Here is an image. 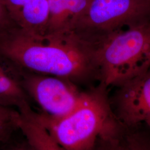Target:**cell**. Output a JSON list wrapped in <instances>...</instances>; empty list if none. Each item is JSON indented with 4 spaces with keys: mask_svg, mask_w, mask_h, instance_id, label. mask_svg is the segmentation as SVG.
<instances>
[{
    "mask_svg": "<svg viewBox=\"0 0 150 150\" xmlns=\"http://www.w3.org/2000/svg\"><path fill=\"white\" fill-rule=\"evenodd\" d=\"M0 54L21 69L77 85L99 80L91 43L74 31L37 35L17 28L0 40Z\"/></svg>",
    "mask_w": 150,
    "mask_h": 150,
    "instance_id": "1",
    "label": "cell"
},
{
    "mask_svg": "<svg viewBox=\"0 0 150 150\" xmlns=\"http://www.w3.org/2000/svg\"><path fill=\"white\" fill-rule=\"evenodd\" d=\"M99 80L120 86L150 71V19L90 40Z\"/></svg>",
    "mask_w": 150,
    "mask_h": 150,
    "instance_id": "2",
    "label": "cell"
},
{
    "mask_svg": "<svg viewBox=\"0 0 150 150\" xmlns=\"http://www.w3.org/2000/svg\"><path fill=\"white\" fill-rule=\"evenodd\" d=\"M102 83L83 91L74 110L64 118L50 120L36 112L38 121L66 150H91L116 118Z\"/></svg>",
    "mask_w": 150,
    "mask_h": 150,
    "instance_id": "3",
    "label": "cell"
},
{
    "mask_svg": "<svg viewBox=\"0 0 150 150\" xmlns=\"http://www.w3.org/2000/svg\"><path fill=\"white\" fill-rule=\"evenodd\" d=\"M150 19V0H92L74 31L92 39Z\"/></svg>",
    "mask_w": 150,
    "mask_h": 150,
    "instance_id": "4",
    "label": "cell"
},
{
    "mask_svg": "<svg viewBox=\"0 0 150 150\" xmlns=\"http://www.w3.org/2000/svg\"><path fill=\"white\" fill-rule=\"evenodd\" d=\"M20 82L31 100L36 102L45 118L59 120L72 112L83 91L71 81L21 69Z\"/></svg>",
    "mask_w": 150,
    "mask_h": 150,
    "instance_id": "5",
    "label": "cell"
},
{
    "mask_svg": "<svg viewBox=\"0 0 150 150\" xmlns=\"http://www.w3.org/2000/svg\"><path fill=\"white\" fill-rule=\"evenodd\" d=\"M118 87L110 98L116 117L126 125L144 122L150 116V71Z\"/></svg>",
    "mask_w": 150,
    "mask_h": 150,
    "instance_id": "6",
    "label": "cell"
},
{
    "mask_svg": "<svg viewBox=\"0 0 150 150\" xmlns=\"http://www.w3.org/2000/svg\"><path fill=\"white\" fill-rule=\"evenodd\" d=\"M91 150H150V130L144 122L126 125L116 118Z\"/></svg>",
    "mask_w": 150,
    "mask_h": 150,
    "instance_id": "7",
    "label": "cell"
},
{
    "mask_svg": "<svg viewBox=\"0 0 150 150\" xmlns=\"http://www.w3.org/2000/svg\"><path fill=\"white\" fill-rule=\"evenodd\" d=\"M16 25L24 31L46 33L49 17L48 0H1Z\"/></svg>",
    "mask_w": 150,
    "mask_h": 150,
    "instance_id": "8",
    "label": "cell"
},
{
    "mask_svg": "<svg viewBox=\"0 0 150 150\" xmlns=\"http://www.w3.org/2000/svg\"><path fill=\"white\" fill-rule=\"evenodd\" d=\"M21 69L0 54V105L18 112L31 106V100L20 82Z\"/></svg>",
    "mask_w": 150,
    "mask_h": 150,
    "instance_id": "9",
    "label": "cell"
},
{
    "mask_svg": "<svg viewBox=\"0 0 150 150\" xmlns=\"http://www.w3.org/2000/svg\"><path fill=\"white\" fill-rule=\"evenodd\" d=\"M91 1L48 0L49 17L46 33L73 32Z\"/></svg>",
    "mask_w": 150,
    "mask_h": 150,
    "instance_id": "10",
    "label": "cell"
},
{
    "mask_svg": "<svg viewBox=\"0 0 150 150\" xmlns=\"http://www.w3.org/2000/svg\"><path fill=\"white\" fill-rule=\"evenodd\" d=\"M17 28L5 5L0 0V40Z\"/></svg>",
    "mask_w": 150,
    "mask_h": 150,
    "instance_id": "11",
    "label": "cell"
},
{
    "mask_svg": "<svg viewBox=\"0 0 150 150\" xmlns=\"http://www.w3.org/2000/svg\"><path fill=\"white\" fill-rule=\"evenodd\" d=\"M36 150H66L48 134L39 136L33 142Z\"/></svg>",
    "mask_w": 150,
    "mask_h": 150,
    "instance_id": "12",
    "label": "cell"
},
{
    "mask_svg": "<svg viewBox=\"0 0 150 150\" xmlns=\"http://www.w3.org/2000/svg\"><path fill=\"white\" fill-rule=\"evenodd\" d=\"M11 137L0 144V150H36L24 136L17 140H11Z\"/></svg>",
    "mask_w": 150,
    "mask_h": 150,
    "instance_id": "13",
    "label": "cell"
},
{
    "mask_svg": "<svg viewBox=\"0 0 150 150\" xmlns=\"http://www.w3.org/2000/svg\"><path fill=\"white\" fill-rule=\"evenodd\" d=\"M19 116L20 113L16 109L0 105V123H12L17 126Z\"/></svg>",
    "mask_w": 150,
    "mask_h": 150,
    "instance_id": "14",
    "label": "cell"
},
{
    "mask_svg": "<svg viewBox=\"0 0 150 150\" xmlns=\"http://www.w3.org/2000/svg\"><path fill=\"white\" fill-rule=\"evenodd\" d=\"M17 129L18 127L15 124L0 123V144L9 139Z\"/></svg>",
    "mask_w": 150,
    "mask_h": 150,
    "instance_id": "15",
    "label": "cell"
},
{
    "mask_svg": "<svg viewBox=\"0 0 150 150\" xmlns=\"http://www.w3.org/2000/svg\"><path fill=\"white\" fill-rule=\"evenodd\" d=\"M144 122L145 123V125L147 126V127L150 130V116H148L147 118L145 119V120Z\"/></svg>",
    "mask_w": 150,
    "mask_h": 150,
    "instance_id": "16",
    "label": "cell"
}]
</instances>
